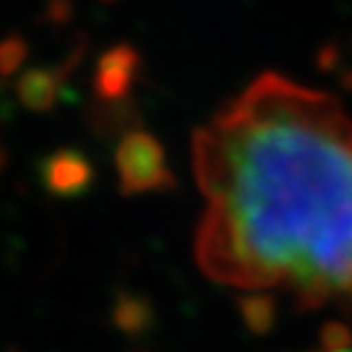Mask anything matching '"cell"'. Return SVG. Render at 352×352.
I'll list each match as a JSON object with an SVG mask.
<instances>
[{"instance_id": "cell-8", "label": "cell", "mask_w": 352, "mask_h": 352, "mask_svg": "<svg viewBox=\"0 0 352 352\" xmlns=\"http://www.w3.org/2000/svg\"><path fill=\"white\" fill-rule=\"evenodd\" d=\"M29 55V45L21 37H6L0 42V76H13Z\"/></svg>"}, {"instance_id": "cell-4", "label": "cell", "mask_w": 352, "mask_h": 352, "mask_svg": "<svg viewBox=\"0 0 352 352\" xmlns=\"http://www.w3.org/2000/svg\"><path fill=\"white\" fill-rule=\"evenodd\" d=\"M91 164L76 149H58L42 164V183L58 199H74L91 186Z\"/></svg>"}, {"instance_id": "cell-3", "label": "cell", "mask_w": 352, "mask_h": 352, "mask_svg": "<svg viewBox=\"0 0 352 352\" xmlns=\"http://www.w3.org/2000/svg\"><path fill=\"white\" fill-rule=\"evenodd\" d=\"M141 68V58L136 47L131 45H115L104 52L97 63V74H94V91L102 102L115 104L131 97L136 76Z\"/></svg>"}, {"instance_id": "cell-7", "label": "cell", "mask_w": 352, "mask_h": 352, "mask_svg": "<svg viewBox=\"0 0 352 352\" xmlns=\"http://www.w3.org/2000/svg\"><path fill=\"white\" fill-rule=\"evenodd\" d=\"M115 324L128 334H139L151 324V305L139 295H123L115 305Z\"/></svg>"}, {"instance_id": "cell-5", "label": "cell", "mask_w": 352, "mask_h": 352, "mask_svg": "<svg viewBox=\"0 0 352 352\" xmlns=\"http://www.w3.org/2000/svg\"><path fill=\"white\" fill-rule=\"evenodd\" d=\"M60 81H63V71H47V68H32L19 78V100L24 107L34 110V113H47L52 104L58 102L60 94Z\"/></svg>"}, {"instance_id": "cell-6", "label": "cell", "mask_w": 352, "mask_h": 352, "mask_svg": "<svg viewBox=\"0 0 352 352\" xmlns=\"http://www.w3.org/2000/svg\"><path fill=\"white\" fill-rule=\"evenodd\" d=\"M240 316L251 331L266 334L277 321V302L266 292H251L248 298H240Z\"/></svg>"}, {"instance_id": "cell-2", "label": "cell", "mask_w": 352, "mask_h": 352, "mask_svg": "<svg viewBox=\"0 0 352 352\" xmlns=\"http://www.w3.org/2000/svg\"><path fill=\"white\" fill-rule=\"evenodd\" d=\"M115 167L123 196L160 193L175 186V177L164 160L162 144L146 131H131L123 136L115 151Z\"/></svg>"}, {"instance_id": "cell-9", "label": "cell", "mask_w": 352, "mask_h": 352, "mask_svg": "<svg viewBox=\"0 0 352 352\" xmlns=\"http://www.w3.org/2000/svg\"><path fill=\"white\" fill-rule=\"evenodd\" d=\"M6 164V154H3V146H0V167Z\"/></svg>"}, {"instance_id": "cell-1", "label": "cell", "mask_w": 352, "mask_h": 352, "mask_svg": "<svg viewBox=\"0 0 352 352\" xmlns=\"http://www.w3.org/2000/svg\"><path fill=\"white\" fill-rule=\"evenodd\" d=\"M193 173L206 277L352 311V120L331 94L258 76L193 133Z\"/></svg>"}]
</instances>
